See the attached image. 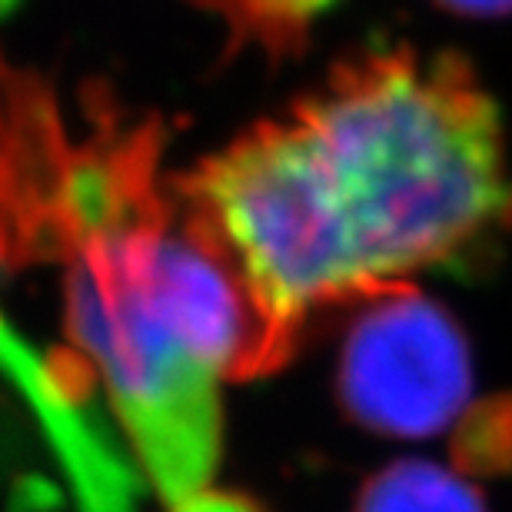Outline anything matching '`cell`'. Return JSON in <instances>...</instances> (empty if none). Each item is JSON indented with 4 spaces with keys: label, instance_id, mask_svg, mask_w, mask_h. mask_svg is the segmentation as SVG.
Here are the masks:
<instances>
[{
    "label": "cell",
    "instance_id": "6da1fadb",
    "mask_svg": "<svg viewBox=\"0 0 512 512\" xmlns=\"http://www.w3.org/2000/svg\"><path fill=\"white\" fill-rule=\"evenodd\" d=\"M247 286L256 380L326 306L406 286L512 227L503 120L459 54L376 50L180 173Z\"/></svg>",
    "mask_w": 512,
    "mask_h": 512
},
{
    "label": "cell",
    "instance_id": "7a4b0ae2",
    "mask_svg": "<svg viewBox=\"0 0 512 512\" xmlns=\"http://www.w3.org/2000/svg\"><path fill=\"white\" fill-rule=\"evenodd\" d=\"M54 260L80 376L107 389L170 512L217 493L220 386L256 380L260 326L180 173L163 170L157 120L94 110L77 133Z\"/></svg>",
    "mask_w": 512,
    "mask_h": 512
},
{
    "label": "cell",
    "instance_id": "3957f363",
    "mask_svg": "<svg viewBox=\"0 0 512 512\" xmlns=\"http://www.w3.org/2000/svg\"><path fill=\"white\" fill-rule=\"evenodd\" d=\"M336 396L360 429L393 439L443 433L473 406V356L456 320L409 286L356 316L343 340Z\"/></svg>",
    "mask_w": 512,
    "mask_h": 512
},
{
    "label": "cell",
    "instance_id": "277c9868",
    "mask_svg": "<svg viewBox=\"0 0 512 512\" xmlns=\"http://www.w3.org/2000/svg\"><path fill=\"white\" fill-rule=\"evenodd\" d=\"M353 512H486V499L463 473L429 459H396L366 479Z\"/></svg>",
    "mask_w": 512,
    "mask_h": 512
},
{
    "label": "cell",
    "instance_id": "5b68a950",
    "mask_svg": "<svg viewBox=\"0 0 512 512\" xmlns=\"http://www.w3.org/2000/svg\"><path fill=\"white\" fill-rule=\"evenodd\" d=\"M453 463L463 476L512 473V396L466 409L453 433Z\"/></svg>",
    "mask_w": 512,
    "mask_h": 512
},
{
    "label": "cell",
    "instance_id": "8992f818",
    "mask_svg": "<svg viewBox=\"0 0 512 512\" xmlns=\"http://www.w3.org/2000/svg\"><path fill=\"white\" fill-rule=\"evenodd\" d=\"M439 7L456 10L466 17H506L512 14V0H436Z\"/></svg>",
    "mask_w": 512,
    "mask_h": 512
},
{
    "label": "cell",
    "instance_id": "52a82bcc",
    "mask_svg": "<svg viewBox=\"0 0 512 512\" xmlns=\"http://www.w3.org/2000/svg\"><path fill=\"white\" fill-rule=\"evenodd\" d=\"M4 60H7V57H4V50H0V70H4Z\"/></svg>",
    "mask_w": 512,
    "mask_h": 512
}]
</instances>
